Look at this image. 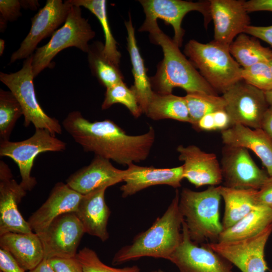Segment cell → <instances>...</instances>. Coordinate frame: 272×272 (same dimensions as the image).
Masks as SVG:
<instances>
[{
	"label": "cell",
	"mask_w": 272,
	"mask_h": 272,
	"mask_svg": "<svg viewBox=\"0 0 272 272\" xmlns=\"http://www.w3.org/2000/svg\"><path fill=\"white\" fill-rule=\"evenodd\" d=\"M62 125L84 151L122 165L145 160L155 139L152 126L144 134L128 135L111 120L91 122L79 111L70 112Z\"/></svg>",
	"instance_id": "1"
},
{
	"label": "cell",
	"mask_w": 272,
	"mask_h": 272,
	"mask_svg": "<svg viewBox=\"0 0 272 272\" xmlns=\"http://www.w3.org/2000/svg\"><path fill=\"white\" fill-rule=\"evenodd\" d=\"M139 31L149 32L151 42L160 45L163 52V58L157 65L155 75L150 78L154 92L161 95L170 94L174 88L179 87L187 93L218 95V93L181 52L173 39L161 30L157 21L145 20Z\"/></svg>",
	"instance_id": "2"
},
{
	"label": "cell",
	"mask_w": 272,
	"mask_h": 272,
	"mask_svg": "<svg viewBox=\"0 0 272 272\" xmlns=\"http://www.w3.org/2000/svg\"><path fill=\"white\" fill-rule=\"evenodd\" d=\"M179 193L175 195L164 214L147 230L137 235L131 244L119 249L114 255L113 265L143 257L169 260L182 238L183 217L179 208Z\"/></svg>",
	"instance_id": "3"
},
{
	"label": "cell",
	"mask_w": 272,
	"mask_h": 272,
	"mask_svg": "<svg viewBox=\"0 0 272 272\" xmlns=\"http://www.w3.org/2000/svg\"><path fill=\"white\" fill-rule=\"evenodd\" d=\"M221 198L220 185L209 186L201 191L183 188L179 193V208L194 243L218 242L223 231L220 220Z\"/></svg>",
	"instance_id": "4"
},
{
	"label": "cell",
	"mask_w": 272,
	"mask_h": 272,
	"mask_svg": "<svg viewBox=\"0 0 272 272\" xmlns=\"http://www.w3.org/2000/svg\"><path fill=\"white\" fill-rule=\"evenodd\" d=\"M184 53L212 87L222 94L242 81V67L233 58L229 47L214 40L202 43L191 39Z\"/></svg>",
	"instance_id": "5"
},
{
	"label": "cell",
	"mask_w": 272,
	"mask_h": 272,
	"mask_svg": "<svg viewBox=\"0 0 272 272\" xmlns=\"http://www.w3.org/2000/svg\"><path fill=\"white\" fill-rule=\"evenodd\" d=\"M87 19L83 17L81 7L72 5L65 23L51 36L45 45L37 47L32 55L34 78L50 67L52 59L61 50L75 47L87 53L88 42L95 36Z\"/></svg>",
	"instance_id": "6"
},
{
	"label": "cell",
	"mask_w": 272,
	"mask_h": 272,
	"mask_svg": "<svg viewBox=\"0 0 272 272\" xmlns=\"http://www.w3.org/2000/svg\"><path fill=\"white\" fill-rule=\"evenodd\" d=\"M32 55L25 59L19 71L11 74L1 72L0 81L20 104L24 126L27 127L32 123L35 129H46L55 136L62 133V126L57 119L49 116L44 111L37 100L33 84Z\"/></svg>",
	"instance_id": "7"
},
{
	"label": "cell",
	"mask_w": 272,
	"mask_h": 272,
	"mask_svg": "<svg viewBox=\"0 0 272 272\" xmlns=\"http://www.w3.org/2000/svg\"><path fill=\"white\" fill-rule=\"evenodd\" d=\"M66 146L48 130L38 128L24 141L0 142V156L9 157L17 164L21 177L20 184L26 191H30L37 183L31 174L36 157L42 153L63 151Z\"/></svg>",
	"instance_id": "8"
},
{
	"label": "cell",
	"mask_w": 272,
	"mask_h": 272,
	"mask_svg": "<svg viewBox=\"0 0 272 272\" xmlns=\"http://www.w3.org/2000/svg\"><path fill=\"white\" fill-rule=\"evenodd\" d=\"M222 96L232 125L241 124L261 128L264 115L269 108L264 91L242 80L231 87Z\"/></svg>",
	"instance_id": "9"
},
{
	"label": "cell",
	"mask_w": 272,
	"mask_h": 272,
	"mask_svg": "<svg viewBox=\"0 0 272 272\" xmlns=\"http://www.w3.org/2000/svg\"><path fill=\"white\" fill-rule=\"evenodd\" d=\"M271 233L272 224L250 238L207 243L242 272H266L268 268L264 258V249Z\"/></svg>",
	"instance_id": "10"
},
{
	"label": "cell",
	"mask_w": 272,
	"mask_h": 272,
	"mask_svg": "<svg viewBox=\"0 0 272 272\" xmlns=\"http://www.w3.org/2000/svg\"><path fill=\"white\" fill-rule=\"evenodd\" d=\"M222 154L223 186L259 190L268 179V174L256 165L247 149L225 145Z\"/></svg>",
	"instance_id": "11"
},
{
	"label": "cell",
	"mask_w": 272,
	"mask_h": 272,
	"mask_svg": "<svg viewBox=\"0 0 272 272\" xmlns=\"http://www.w3.org/2000/svg\"><path fill=\"white\" fill-rule=\"evenodd\" d=\"M85 233L75 212L58 216L43 232L38 234L42 244L44 258L76 256L78 247Z\"/></svg>",
	"instance_id": "12"
},
{
	"label": "cell",
	"mask_w": 272,
	"mask_h": 272,
	"mask_svg": "<svg viewBox=\"0 0 272 272\" xmlns=\"http://www.w3.org/2000/svg\"><path fill=\"white\" fill-rule=\"evenodd\" d=\"M72 6L69 0L63 2L61 0H47L44 6L31 18L30 30L18 49L12 54L10 63L32 55L42 40L51 37L65 23Z\"/></svg>",
	"instance_id": "13"
},
{
	"label": "cell",
	"mask_w": 272,
	"mask_h": 272,
	"mask_svg": "<svg viewBox=\"0 0 272 272\" xmlns=\"http://www.w3.org/2000/svg\"><path fill=\"white\" fill-rule=\"evenodd\" d=\"M181 241L169 258L179 272H232V264L208 244L201 246L190 238L185 222Z\"/></svg>",
	"instance_id": "14"
},
{
	"label": "cell",
	"mask_w": 272,
	"mask_h": 272,
	"mask_svg": "<svg viewBox=\"0 0 272 272\" xmlns=\"http://www.w3.org/2000/svg\"><path fill=\"white\" fill-rule=\"evenodd\" d=\"M139 2L145 14V20L157 21L160 19L173 27V40L179 47L182 46L184 35L181 23L188 13H200L204 17L206 27L212 19L209 1L192 2L181 0H141Z\"/></svg>",
	"instance_id": "15"
},
{
	"label": "cell",
	"mask_w": 272,
	"mask_h": 272,
	"mask_svg": "<svg viewBox=\"0 0 272 272\" xmlns=\"http://www.w3.org/2000/svg\"><path fill=\"white\" fill-rule=\"evenodd\" d=\"M26 191L13 179L11 171L3 161H0V235L13 232H33L21 214L18 205Z\"/></svg>",
	"instance_id": "16"
},
{
	"label": "cell",
	"mask_w": 272,
	"mask_h": 272,
	"mask_svg": "<svg viewBox=\"0 0 272 272\" xmlns=\"http://www.w3.org/2000/svg\"><path fill=\"white\" fill-rule=\"evenodd\" d=\"M214 24V41L229 46L234 38L250 25V18L243 0H210Z\"/></svg>",
	"instance_id": "17"
},
{
	"label": "cell",
	"mask_w": 272,
	"mask_h": 272,
	"mask_svg": "<svg viewBox=\"0 0 272 272\" xmlns=\"http://www.w3.org/2000/svg\"><path fill=\"white\" fill-rule=\"evenodd\" d=\"M179 160L183 162V177L196 187L216 186L223 182L220 164L216 155L195 145L177 148Z\"/></svg>",
	"instance_id": "18"
},
{
	"label": "cell",
	"mask_w": 272,
	"mask_h": 272,
	"mask_svg": "<svg viewBox=\"0 0 272 272\" xmlns=\"http://www.w3.org/2000/svg\"><path fill=\"white\" fill-rule=\"evenodd\" d=\"M82 196L66 183L57 182L46 201L29 218L27 222L31 229L40 234L58 216L68 212H76Z\"/></svg>",
	"instance_id": "19"
},
{
	"label": "cell",
	"mask_w": 272,
	"mask_h": 272,
	"mask_svg": "<svg viewBox=\"0 0 272 272\" xmlns=\"http://www.w3.org/2000/svg\"><path fill=\"white\" fill-rule=\"evenodd\" d=\"M126 170L115 168L109 160L95 156L91 162L71 175L66 183L72 189L86 194L96 189L108 187L122 182Z\"/></svg>",
	"instance_id": "20"
},
{
	"label": "cell",
	"mask_w": 272,
	"mask_h": 272,
	"mask_svg": "<svg viewBox=\"0 0 272 272\" xmlns=\"http://www.w3.org/2000/svg\"><path fill=\"white\" fill-rule=\"evenodd\" d=\"M120 187L122 196L126 197L150 186L167 185L177 188L183 177V166L170 168L141 166L131 163L127 166Z\"/></svg>",
	"instance_id": "21"
},
{
	"label": "cell",
	"mask_w": 272,
	"mask_h": 272,
	"mask_svg": "<svg viewBox=\"0 0 272 272\" xmlns=\"http://www.w3.org/2000/svg\"><path fill=\"white\" fill-rule=\"evenodd\" d=\"M107 188H99L83 195L75 212L85 233L96 236L103 242L109 237L107 224L110 211L104 197Z\"/></svg>",
	"instance_id": "22"
},
{
	"label": "cell",
	"mask_w": 272,
	"mask_h": 272,
	"mask_svg": "<svg viewBox=\"0 0 272 272\" xmlns=\"http://www.w3.org/2000/svg\"><path fill=\"white\" fill-rule=\"evenodd\" d=\"M221 138L226 146L242 147L254 152L269 176H272V141L261 128L235 124L221 131Z\"/></svg>",
	"instance_id": "23"
},
{
	"label": "cell",
	"mask_w": 272,
	"mask_h": 272,
	"mask_svg": "<svg viewBox=\"0 0 272 272\" xmlns=\"http://www.w3.org/2000/svg\"><path fill=\"white\" fill-rule=\"evenodd\" d=\"M1 248L8 252L25 270H31L44 259L41 240L36 233L9 232L0 235Z\"/></svg>",
	"instance_id": "24"
},
{
	"label": "cell",
	"mask_w": 272,
	"mask_h": 272,
	"mask_svg": "<svg viewBox=\"0 0 272 272\" xmlns=\"http://www.w3.org/2000/svg\"><path fill=\"white\" fill-rule=\"evenodd\" d=\"M125 26L127 34V49L129 54L134 79L133 85L130 88L135 94L143 113H144L155 92L152 88L144 60L137 45L135 30L130 14L128 21L125 22Z\"/></svg>",
	"instance_id": "25"
},
{
	"label": "cell",
	"mask_w": 272,
	"mask_h": 272,
	"mask_svg": "<svg viewBox=\"0 0 272 272\" xmlns=\"http://www.w3.org/2000/svg\"><path fill=\"white\" fill-rule=\"evenodd\" d=\"M257 190L236 189L220 185L225 209L222 220L223 230L234 225L256 206L255 194Z\"/></svg>",
	"instance_id": "26"
},
{
	"label": "cell",
	"mask_w": 272,
	"mask_h": 272,
	"mask_svg": "<svg viewBox=\"0 0 272 272\" xmlns=\"http://www.w3.org/2000/svg\"><path fill=\"white\" fill-rule=\"evenodd\" d=\"M272 224V209L258 206L232 226L224 230L218 242L243 240L253 237Z\"/></svg>",
	"instance_id": "27"
},
{
	"label": "cell",
	"mask_w": 272,
	"mask_h": 272,
	"mask_svg": "<svg viewBox=\"0 0 272 272\" xmlns=\"http://www.w3.org/2000/svg\"><path fill=\"white\" fill-rule=\"evenodd\" d=\"M144 113L154 120L171 119L190 123L184 97L172 94L161 95L155 92Z\"/></svg>",
	"instance_id": "28"
},
{
	"label": "cell",
	"mask_w": 272,
	"mask_h": 272,
	"mask_svg": "<svg viewBox=\"0 0 272 272\" xmlns=\"http://www.w3.org/2000/svg\"><path fill=\"white\" fill-rule=\"evenodd\" d=\"M229 50L242 68L249 67L260 62H268L272 50L264 47L256 39L242 33L230 44Z\"/></svg>",
	"instance_id": "29"
},
{
	"label": "cell",
	"mask_w": 272,
	"mask_h": 272,
	"mask_svg": "<svg viewBox=\"0 0 272 272\" xmlns=\"http://www.w3.org/2000/svg\"><path fill=\"white\" fill-rule=\"evenodd\" d=\"M104 44L101 41L89 45L87 57L92 74L99 82L107 88L120 82L123 77L119 65L108 59L103 52Z\"/></svg>",
	"instance_id": "30"
},
{
	"label": "cell",
	"mask_w": 272,
	"mask_h": 272,
	"mask_svg": "<svg viewBox=\"0 0 272 272\" xmlns=\"http://www.w3.org/2000/svg\"><path fill=\"white\" fill-rule=\"evenodd\" d=\"M74 6L83 7L90 11L98 19L104 32L105 43L103 52L105 56L114 64L119 65L121 58L117 43L112 33L108 20L106 1L105 0H69Z\"/></svg>",
	"instance_id": "31"
},
{
	"label": "cell",
	"mask_w": 272,
	"mask_h": 272,
	"mask_svg": "<svg viewBox=\"0 0 272 272\" xmlns=\"http://www.w3.org/2000/svg\"><path fill=\"white\" fill-rule=\"evenodd\" d=\"M184 97L192 126L205 115L225 109L226 103L222 96L193 93H187Z\"/></svg>",
	"instance_id": "32"
},
{
	"label": "cell",
	"mask_w": 272,
	"mask_h": 272,
	"mask_svg": "<svg viewBox=\"0 0 272 272\" xmlns=\"http://www.w3.org/2000/svg\"><path fill=\"white\" fill-rule=\"evenodd\" d=\"M23 115L22 107L10 91L0 90V142L9 141L17 121Z\"/></svg>",
	"instance_id": "33"
},
{
	"label": "cell",
	"mask_w": 272,
	"mask_h": 272,
	"mask_svg": "<svg viewBox=\"0 0 272 272\" xmlns=\"http://www.w3.org/2000/svg\"><path fill=\"white\" fill-rule=\"evenodd\" d=\"M118 103L125 106L134 117H139L143 113L135 94L123 81L106 88L101 108L105 110Z\"/></svg>",
	"instance_id": "34"
},
{
	"label": "cell",
	"mask_w": 272,
	"mask_h": 272,
	"mask_svg": "<svg viewBox=\"0 0 272 272\" xmlns=\"http://www.w3.org/2000/svg\"><path fill=\"white\" fill-rule=\"evenodd\" d=\"M241 78L245 83L264 92L272 90V72L268 62H260L242 68Z\"/></svg>",
	"instance_id": "35"
},
{
	"label": "cell",
	"mask_w": 272,
	"mask_h": 272,
	"mask_svg": "<svg viewBox=\"0 0 272 272\" xmlns=\"http://www.w3.org/2000/svg\"><path fill=\"white\" fill-rule=\"evenodd\" d=\"M76 257L81 263L84 272H141L137 265L115 268L104 264L93 250L84 247L79 251Z\"/></svg>",
	"instance_id": "36"
},
{
	"label": "cell",
	"mask_w": 272,
	"mask_h": 272,
	"mask_svg": "<svg viewBox=\"0 0 272 272\" xmlns=\"http://www.w3.org/2000/svg\"><path fill=\"white\" fill-rule=\"evenodd\" d=\"M232 126L230 118L224 109L205 115L193 127L198 130L222 131Z\"/></svg>",
	"instance_id": "37"
},
{
	"label": "cell",
	"mask_w": 272,
	"mask_h": 272,
	"mask_svg": "<svg viewBox=\"0 0 272 272\" xmlns=\"http://www.w3.org/2000/svg\"><path fill=\"white\" fill-rule=\"evenodd\" d=\"M22 8L20 1L1 0L0 1V30L5 31L8 22L16 20L20 16Z\"/></svg>",
	"instance_id": "38"
},
{
	"label": "cell",
	"mask_w": 272,
	"mask_h": 272,
	"mask_svg": "<svg viewBox=\"0 0 272 272\" xmlns=\"http://www.w3.org/2000/svg\"><path fill=\"white\" fill-rule=\"evenodd\" d=\"M47 260L55 272H84L82 265L76 256L52 257Z\"/></svg>",
	"instance_id": "39"
},
{
	"label": "cell",
	"mask_w": 272,
	"mask_h": 272,
	"mask_svg": "<svg viewBox=\"0 0 272 272\" xmlns=\"http://www.w3.org/2000/svg\"><path fill=\"white\" fill-rule=\"evenodd\" d=\"M254 199L256 206L272 209V176H269L262 186L256 191Z\"/></svg>",
	"instance_id": "40"
},
{
	"label": "cell",
	"mask_w": 272,
	"mask_h": 272,
	"mask_svg": "<svg viewBox=\"0 0 272 272\" xmlns=\"http://www.w3.org/2000/svg\"><path fill=\"white\" fill-rule=\"evenodd\" d=\"M0 270L2 272H25L7 251L0 249Z\"/></svg>",
	"instance_id": "41"
},
{
	"label": "cell",
	"mask_w": 272,
	"mask_h": 272,
	"mask_svg": "<svg viewBox=\"0 0 272 272\" xmlns=\"http://www.w3.org/2000/svg\"><path fill=\"white\" fill-rule=\"evenodd\" d=\"M244 33L259 38L272 46V25L267 26L249 25L245 28Z\"/></svg>",
	"instance_id": "42"
},
{
	"label": "cell",
	"mask_w": 272,
	"mask_h": 272,
	"mask_svg": "<svg viewBox=\"0 0 272 272\" xmlns=\"http://www.w3.org/2000/svg\"><path fill=\"white\" fill-rule=\"evenodd\" d=\"M244 6L248 13L256 11L272 12V0H250L245 1Z\"/></svg>",
	"instance_id": "43"
},
{
	"label": "cell",
	"mask_w": 272,
	"mask_h": 272,
	"mask_svg": "<svg viewBox=\"0 0 272 272\" xmlns=\"http://www.w3.org/2000/svg\"><path fill=\"white\" fill-rule=\"evenodd\" d=\"M261 128L272 141V109L269 107L264 115Z\"/></svg>",
	"instance_id": "44"
},
{
	"label": "cell",
	"mask_w": 272,
	"mask_h": 272,
	"mask_svg": "<svg viewBox=\"0 0 272 272\" xmlns=\"http://www.w3.org/2000/svg\"><path fill=\"white\" fill-rule=\"evenodd\" d=\"M28 272H55L49 264L48 260L44 258L34 268Z\"/></svg>",
	"instance_id": "45"
},
{
	"label": "cell",
	"mask_w": 272,
	"mask_h": 272,
	"mask_svg": "<svg viewBox=\"0 0 272 272\" xmlns=\"http://www.w3.org/2000/svg\"><path fill=\"white\" fill-rule=\"evenodd\" d=\"M20 3L22 8L33 11L36 10L39 7L38 1L36 0H21Z\"/></svg>",
	"instance_id": "46"
},
{
	"label": "cell",
	"mask_w": 272,
	"mask_h": 272,
	"mask_svg": "<svg viewBox=\"0 0 272 272\" xmlns=\"http://www.w3.org/2000/svg\"><path fill=\"white\" fill-rule=\"evenodd\" d=\"M264 94L269 107L272 109V90L264 92Z\"/></svg>",
	"instance_id": "47"
},
{
	"label": "cell",
	"mask_w": 272,
	"mask_h": 272,
	"mask_svg": "<svg viewBox=\"0 0 272 272\" xmlns=\"http://www.w3.org/2000/svg\"><path fill=\"white\" fill-rule=\"evenodd\" d=\"M5 40L3 39H0V55H2L5 48Z\"/></svg>",
	"instance_id": "48"
},
{
	"label": "cell",
	"mask_w": 272,
	"mask_h": 272,
	"mask_svg": "<svg viewBox=\"0 0 272 272\" xmlns=\"http://www.w3.org/2000/svg\"><path fill=\"white\" fill-rule=\"evenodd\" d=\"M268 63L272 72V56L270 57V58L268 60Z\"/></svg>",
	"instance_id": "49"
},
{
	"label": "cell",
	"mask_w": 272,
	"mask_h": 272,
	"mask_svg": "<svg viewBox=\"0 0 272 272\" xmlns=\"http://www.w3.org/2000/svg\"><path fill=\"white\" fill-rule=\"evenodd\" d=\"M151 272H165V271H163V270L161 269H159L158 270H155L152 271Z\"/></svg>",
	"instance_id": "50"
},
{
	"label": "cell",
	"mask_w": 272,
	"mask_h": 272,
	"mask_svg": "<svg viewBox=\"0 0 272 272\" xmlns=\"http://www.w3.org/2000/svg\"><path fill=\"white\" fill-rule=\"evenodd\" d=\"M1 272H2V271H1Z\"/></svg>",
	"instance_id": "51"
}]
</instances>
